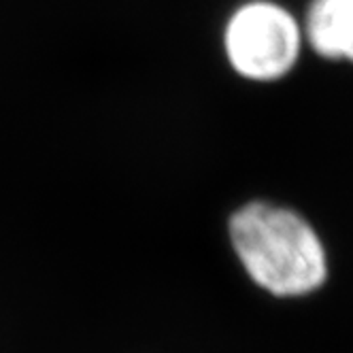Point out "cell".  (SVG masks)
I'll list each match as a JSON object with an SVG mask.
<instances>
[{
  "label": "cell",
  "mask_w": 353,
  "mask_h": 353,
  "mask_svg": "<svg viewBox=\"0 0 353 353\" xmlns=\"http://www.w3.org/2000/svg\"><path fill=\"white\" fill-rule=\"evenodd\" d=\"M221 45L239 77L272 83L296 68L305 41L300 17L279 0H243L223 21Z\"/></svg>",
  "instance_id": "7a4b0ae2"
},
{
  "label": "cell",
  "mask_w": 353,
  "mask_h": 353,
  "mask_svg": "<svg viewBox=\"0 0 353 353\" xmlns=\"http://www.w3.org/2000/svg\"><path fill=\"white\" fill-rule=\"evenodd\" d=\"M228 234L249 279L276 298L315 294L327 279L325 247L300 213L254 200L230 215Z\"/></svg>",
  "instance_id": "6da1fadb"
},
{
  "label": "cell",
  "mask_w": 353,
  "mask_h": 353,
  "mask_svg": "<svg viewBox=\"0 0 353 353\" xmlns=\"http://www.w3.org/2000/svg\"><path fill=\"white\" fill-rule=\"evenodd\" d=\"M302 41L327 62L353 56V0H309L300 19Z\"/></svg>",
  "instance_id": "3957f363"
}]
</instances>
